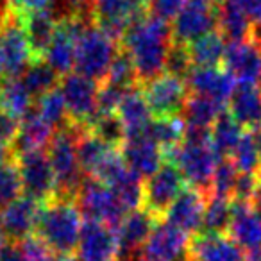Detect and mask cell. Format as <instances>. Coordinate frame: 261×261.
Masks as SVG:
<instances>
[{
  "label": "cell",
  "instance_id": "obj_1",
  "mask_svg": "<svg viewBox=\"0 0 261 261\" xmlns=\"http://www.w3.org/2000/svg\"><path fill=\"white\" fill-rule=\"evenodd\" d=\"M172 25L149 13L127 29L120 47L130 56L136 66L140 84L165 73L167 56L172 45Z\"/></svg>",
  "mask_w": 261,
  "mask_h": 261
},
{
  "label": "cell",
  "instance_id": "obj_2",
  "mask_svg": "<svg viewBox=\"0 0 261 261\" xmlns=\"http://www.w3.org/2000/svg\"><path fill=\"white\" fill-rule=\"evenodd\" d=\"M165 160L175 165L192 188L210 193L215 168L222 160L211 145V129H186L182 143L165 150Z\"/></svg>",
  "mask_w": 261,
  "mask_h": 261
},
{
  "label": "cell",
  "instance_id": "obj_3",
  "mask_svg": "<svg viewBox=\"0 0 261 261\" xmlns=\"http://www.w3.org/2000/svg\"><path fill=\"white\" fill-rule=\"evenodd\" d=\"M83 224V215L75 200L54 197L45 202L36 231L52 252L73 254L79 245Z\"/></svg>",
  "mask_w": 261,
  "mask_h": 261
},
{
  "label": "cell",
  "instance_id": "obj_4",
  "mask_svg": "<svg viewBox=\"0 0 261 261\" xmlns=\"http://www.w3.org/2000/svg\"><path fill=\"white\" fill-rule=\"evenodd\" d=\"M84 130L75 123H68L63 129L54 133L50 143H48V160H50L52 170L58 182V195L63 199H73L79 192L81 185L86 179L79 165L77 158V138Z\"/></svg>",
  "mask_w": 261,
  "mask_h": 261
},
{
  "label": "cell",
  "instance_id": "obj_5",
  "mask_svg": "<svg viewBox=\"0 0 261 261\" xmlns=\"http://www.w3.org/2000/svg\"><path fill=\"white\" fill-rule=\"evenodd\" d=\"M33 63L25 31L18 13L0 11V81L20 79Z\"/></svg>",
  "mask_w": 261,
  "mask_h": 261
},
{
  "label": "cell",
  "instance_id": "obj_6",
  "mask_svg": "<svg viewBox=\"0 0 261 261\" xmlns=\"http://www.w3.org/2000/svg\"><path fill=\"white\" fill-rule=\"evenodd\" d=\"M118 50V41L113 40L97 25L88 23L77 40L75 72L88 79L102 83Z\"/></svg>",
  "mask_w": 261,
  "mask_h": 261
},
{
  "label": "cell",
  "instance_id": "obj_7",
  "mask_svg": "<svg viewBox=\"0 0 261 261\" xmlns=\"http://www.w3.org/2000/svg\"><path fill=\"white\" fill-rule=\"evenodd\" d=\"M75 204L86 220L102 222L113 229L118 227L127 215L115 192L93 177H86L83 181L75 195Z\"/></svg>",
  "mask_w": 261,
  "mask_h": 261
},
{
  "label": "cell",
  "instance_id": "obj_8",
  "mask_svg": "<svg viewBox=\"0 0 261 261\" xmlns=\"http://www.w3.org/2000/svg\"><path fill=\"white\" fill-rule=\"evenodd\" d=\"M149 15L147 0H95L90 20L116 41H122L133 23Z\"/></svg>",
  "mask_w": 261,
  "mask_h": 261
},
{
  "label": "cell",
  "instance_id": "obj_9",
  "mask_svg": "<svg viewBox=\"0 0 261 261\" xmlns=\"http://www.w3.org/2000/svg\"><path fill=\"white\" fill-rule=\"evenodd\" d=\"M15 161L20 172L23 195H29L41 202H48L58 195V182L45 150L15 154Z\"/></svg>",
  "mask_w": 261,
  "mask_h": 261
},
{
  "label": "cell",
  "instance_id": "obj_10",
  "mask_svg": "<svg viewBox=\"0 0 261 261\" xmlns=\"http://www.w3.org/2000/svg\"><path fill=\"white\" fill-rule=\"evenodd\" d=\"M98 86L100 83L88 79L77 72L63 75L59 90H61L66 109H68L70 122L88 129L91 120L98 115Z\"/></svg>",
  "mask_w": 261,
  "mask_h": 261
},
{
  "label": "cell",
  "instance_id": "obj_11",
  "mask_svg": "<svg viewBox=\"0 0 261 261\" xmlns=\"http://www.w3.org/2000/svg\"><path fill=\"white\" fill-rule=\"evenodd\" d=\"M218 29V6L200 0H186L179 15L172 20V40L179 45H190L199 38Z\"/></svg>",
  "mask_w": 261,
  "mask_h": 261
},
{
  "label": "cell",
  "instance_id": "obj_12",
  "mask_svg": "<svg viewBox=\"0 0 261 261\" xmlns=\"http://www.w3.org/2000/svg\"><path fill=\"white\" fill-rule=\"evenodd\" d=\"M142 86V91L154 116L181 115L190 97V88L186 84V79L167 72Z\"/></svg>",
  "mask_w": 261,
  "mask_h": 261
},
{
  "label": "cell",
  "instance_id": "obj_13",
  "mask_svg": "<svg viewBox=\"0 0 261 261\" xmlns=\"http://www.w3.org/2000/svg\"><path fill=\"white\" fill-rule=\"evenodd\" d=\"M186 181L179 168L172 163H165L143 185V210L156 218L165 217L168 207L186 188Z\"/></svg>",
  "mask_w": 261,
  "mask_h": 261
},
{
  "label": "cell",
  "instance_id": "obj_14",
  "mask_svg": "<svg viewBox=\"0 0 261 261\" xmlns=\"http://www.w3.org/2000/svg\"><path fill=\"white\" fill-rule=\"evenodd\" d=\"M158 218L150 215L147 210H136L125 215L116 231V242H118V254L116 261H130L142 256L143 245L149 240Z\"/></svg>",
  "mask_w": 261,
  "mask_h": 261
},
{
  "label": "cell",
  "instance_id": "obj_15",
  "mask_svg": "<svg viewBox=\"0 0 261 261\" xmlns=\"http://www.w3.org/2000/svg\"><path fill=\"white\" fill-rule=\"evenodd\" d=\"M188 234L163 220L154 225L142 257L145 261H188Z\"/></svg>",
  "mask_w": 261,
  "mask_h": 261
},
{
  "label": "cell",
  "instance_id": "obj_16",
  "mask_svg": "<svg viewBox=\"0 0 261 261\" xmlns=\"http://www.w3.org/2000/svg\"><path fill=\"white\" fill-rule=\"evenodd\" d=\"M120 154L127 168L140 175L143 181H147L165 165L163 149L147 133L123 140V143L120 145Z\"/></svg>",
  "mask_w": 261,
  "mask_h": 261
},
{
  "label": "cell",
  "instance_id": "obj_17",
  "mask_svg": "<svg viewBox=\"0 0 261 261\" xmlns=\"http://www.w3.org/2000/svg\"><path fill=\"white\" fill-rule=\"evenodd\" d=\"M225 70L240 84H261V45L252 36L231 41L224 56Z\"/></svg>",
  "mask_w": 261,
  "mask_h": 261
},
{
  "label": "cell",
  "instance_id": "obj_18",
  "mask_svg": "<svg viewBox=\"0 0 261 261\" xmlns=\"http://www.w3.org/2000/svg\"><path fill=\"white\" fill-rule=\"evenodd\" d=\"M116 254H118V242L115 229L102 222H84L77 245L79 261H115Z\"/></svg>",
  "mask_w": 261,
  "mask_h": 261
},
{
  "label": "cell",
  "instance_id": "obj_19",
  "mask_svg": "<svg viewBox=\"0 0 261 261\" xmlns=\"http://www.w3.org/2000/svg\"><path fill=\"white\" fill-rule=\"evenodd\" d=\"M247 254L227 232H199L190 240L188 261H245Z\"/></svg>",
  "mask_w": 261,
  "mask_h": 261
},
{
  "label": "cell",
  "instance_id": "obj_20",
  "mask_svg": "<svg viewBox=\"0 0 261 261\" xmlns=\"http://www.w3.org/2000/svg\"><path fill=\"white\" fill-rule=\"evenodd\" d=\"M207 193L200 192L197 188L182 190V193L174 200L168 211L165 213V220L168 224L175 225L186 234H199L202 231V218L206 211Z\"/></svg>",
  "mask_w": 261,
  "mask_h": 261
},
{
  "label": "cell",
  "instance_id": "obj_21",
  "mask_svg": "<svg viewBox=\"0 0 261 261\" xmlns=\"http://www.w3.org/2000/svg\"><path fill=\"white\" fill-rule=\"evenodd\" d=\"M45 202L36 200L29 195H22L11 204L0 210V222L4 225L6 232L13 240H23L25 236H31L34 229H38L43 211Z\"/></svg>",
  "mask_w": 261,
  "mask_h": 261
},
{
  "label": "cell",
  "instance_id": "obj_22",
  "mask_svg": "<svg viewBox=\"0 0 261 261\" xmlns=\"http://www.w3.org/2000/svg\"><path fill=\"white\" fill-rule=\"evenodd\" d=\"M190 93L202 95L218 104L227 106L236 90V81L227 70L213 68H192L186 77Z\"/></svg>",
  "mask_w": 261,
  "mask_h": 261
},
{
  "label": "cell",
  "instance_id": "obj_23",
  "mask_svg": "<svg viewBox=\"0 0 261 261\" xmlns=\"http://www.w3.org/2000/svg\"><path fill=\"white\" fill-rule=\"evenodd\" d=\"M227 234L243 250H261V213L252 202L232 200V218Z\"/></svg>",
  "mask_w": 261,
  "mask_h": 261
},
{
  "label": "cell",
  "instance_id": "obj_24",
  "mask_svg": "<svg viewBox=\"0 0 261 261\" xmlns=\"http://www.w3.org/2000/svg\"><path fill=\"white\" fill-rule=\"evenodd\" d=\"M20 18H22V25L23 31H25L31 54H33V61H41L47 56L50 41L54 38L56 27H58V18L52 15L50 9L23 13V15H20Z\"/></svg>",
  "mask_w": 261,
  "mask_h": 261
},
{
  "label": "cell",
  "instance_id": "obj_25",
  "mask_svg": "<svg viewBox=\"0 0 261 261\" xmlns=\"http://www.w3.org/2000/svg\"><path fill=\"white\" fill-rule=\"evenodd\" d=\"M116 116L120 118L123 129H125V138L147 133L154 118L145 95L136 86L125 91L122 102H120L118 111H116Z\"/></svg>",
  "mask_w": 261,
  "mask_h": 261
},
{
  "label": "cell",
  "instance_id": "obj_26",
  "mask_svg": "<svg viewBox=\"0 0 261 261\" xmlns=\"http://www.w3.org/2000/svg\"><path fill=\"white\" fill-rule=\"evenodd\" d=\"M227 106L245 130H261V84H238Z\"/></svg>",
  "mask_w": 261,
  "mask_h": 261
},
{
  "label": "cell",
  "instance_id": "obj_27",
  "mask_svg": "<svg viewBox=\"0 0 261 261\" xmlns=\"http://www.w3.org/2000/svg\"><path fill=\"white\" fill-rule=\"evenodd\" d=\"M54 136V127H50L34 108L20 120L18 136L15 143V154L31 152V150H45Z\"/></svg>",
  "mask_w": 261,
  "mask_h": 261
},
{
  "label": "cell",
  "instance_id": "obj_28",
  "mask_svg": "<svg viewBox=\"0 0 261 261\" xmlns=\"http://www.w3.org/2000/svg\"><path fill=\"white\" fill-rule=\"evenodd\" d=\"M218 31L231 41H242L252 36V20L247 16L238 0H220L218 4Z\"/></svg>",
  "mask_w": 261,
  "mask_h": 261
},
{
  "label": "cell",
  "instance_id": "obj_29",
  "mask_svg": "<svg viewBox=\"0 0 261 261\" xmlns=\"http://www.w3.org/2000/svg\"><path fill=\"white\" fill-rule=\"evenodd\" d=\"M225 106L211 100L202 95L190 93L188 100L185 104L181 116L186 123V129H206L210 130L213 123L220 118Z\"/></svg>",
  "mask_w": 261,
  "mask_h": 261
},
{
  "label": "cell",
  "instance_id": "obj_30",
  "mask_svg": "<svg viewBox=\"0 0 261 261\" xmlns=\"http://www.w3.org/2000/svg\"><path fill=\"white\" fill-rule=\"evenodd\" d=\"M225 38L220 31L206 34L197 41L188 45V54L193 68H213L224 63L225 56Z\"/></svg>",
  "mask_w": 261,
  "mask_h": 261
},
{
  "label": "cell",
  "instance_id": "obj_31",
  "mask_svg": "<svg viewBox=\"0 0 261 261\" xmlns=\"http://www.w3.org/2000/svg\"><path fill=\"white\" fill-rule=\"evenodd\" d=\"M113 149H116V147L108 145L100 138L91 135L88 129H84L77 138V158H79L83 174L86 177H93Z\"/></svg>",
  "mask_w": 261,
  "mask_h": 261
},
{
  "label": "cell",
  "instance_id": "obj_32",
  "mask_svg": "<svg viewBox=\"0 0 261 261\" xmlns=\"http://www.w3.org/2000/svg\"><path fill=\"white\" fill-rule=\"evenodd\" d=\"M243 133H245L243 127L232 118L231 113H222L220 118L211 127V145H213L215 152L222 160L224 158H231L236 145L242 140Z\"/></svg>",
  "mask_w": 261,
  "mask_h": 261
},
{
  "label": "cell",
  "instance_id": "obj_33",
  "mask_svg": "<svg viewBox=\"0 0 261 261\" xmlns=\"http://www.w3.org/2000/svg\"><path fill=\"white\" fill-rule=\"evenodd\" d=\"M147 135L165 150H170L182 143L186 136V123L181 115L175 116H154Z\"/></svg>",
  "mask_w": 261,
  "mask_h": 261
},
{
  "label": "cell",
  "instance_id": "obj_34",
  "mask_svg": "<svg viewBox=\"0 0 261 261\" xmlns=\"http://www.w3.org/2000/svg\"><path fill=\"white\" fill-rule=\"evenodd\" d=\"M33 95L20 79L0 81V109L22 120L34 108Z\"/></svg>",
  "mask_w": 261,
  "mask_h": 261
},
{
  "label": "cell",
  "instance_id": "obj_35",
  "mask_svg": "<svg viewBox=\"0 0 261 261\" xmlns=\"http://www.w3.org/2000/svg\"><path fill=\"white\" fill-rule=\"evenodd\" d=\"M20 81L34 98H40L41 95L48 93L59 86V73L45 59H41V61L31 63L23 72V75L20 77Z\"/></svg>",
  "mask_w": 261,
  "mask_h": 261
},
{
  "label": "cell",
  "instance_id": "obj_36",
  "mask_svg": "<svg viewBox=\"0 0 261 261\" xmlns=\"http://www.w3.org/2000/svg\"><path fill=\"white\" fill-rule=\"evenodd\" d=\"M34 111L45 120L50 127H58V129H63L66 127L70 122L68 118V109H66L65 98H63V93L59 90V86L56 90L48 91V93L41 95L40 98H36L34 102Z\"/></svg>",
  "mask_w": 261,
  "mask_h": 261
},
{
  "label": "cell",
  "instance_id": "obj_37",
  "mask_svg": "<svg viewBox=\"0 0 261 261\" xmlns=\"http://www.w3.org/2000/svg\"><path fill=\"white\" fill-rule=\"evenodd\" d=\"M143 181L140 175H136L135 172L127 170L120 179H116L109 188L115 192L116 199L120 200V204L123 206V210L127 213L143 207Z\"/></svg>",
  "mask_w": 261,
  "mask_h": 261
},
{
  "label": "cell",
  "instance_id": "obj_38",
  "mask_svg": "<svg viewBox=\"0 0 261 261\" xmlns=\"http://www.w3.org/2000/svg\"><path fill=\"white\" fill-rule=\"evenodd\" d=\"M232 218V200L225 197L207 195L206 211L200 232H227Z\"/></svg>",
  "mask_w": 261,
  "mask_h": 261
},
{
  "label": "cell",
  "instance_id": "obj_39",
  "mask_svg": "<svg viewBox=\"0 0 261 261\" xmlns=\"http://www.w3.org/2000/svg\"><path fill=\"white\" fill-rule=\"evenodd\" d=\"M229 160L236 167L240 174H257L259 170V161H261V150L257 147L256 136L252 130H245L236 145L234 152L231 154Z\"/></svg>",
  "mask_w": 261,
  "mask_h": 261
},
{
  "label": "cell",
  "instance_id": "obj_40",
  "mask_svg": "<svg viewBox=\"0 0 261 261\" xmlns=\"http://www.w3.org/2000/svg\"><path fill=\"white\" fill-rule=\"evenodd\" d=\"M102 83L115 84V86L123 88V90H130V88H135L140 84L135 63H133L130 56L122 47L116 52L115 59H113L111 66L108 70V75H106V79Z\"/></svg>",
  "mask_w": 261,
  "mask_h": 261
},
{
  "label": "cell",
  "instance_id": "obj_41",
  "mask_svg": "<svg viewBox=\"0 0 261 261\" xmlns=\"http://www.w3.org/2000/svg\"><path fill=\"white\" fill-rule=\"evenodd\" d=\"M22 181L15 156L0 160V210L22 197Z\"/></svg>",
  "mask_w": 261,
  "mask_h": 261
},
{
  "label": "cell",
  "instance_id": "obj_42",
  "mask_svg": "<svg viewBox=\"0 0 261 261\" xmlns=\"http://www.w3.org/2000/svg\"><path fill=\"white\" fill-rule=\"evenodd\" d=\"M88 130L91 135H95L97 138H100L104 143L111 147L120 149V145L125 140V129H123L120 118L115 115H104V113H98L91 123L88 125Z\"/></svg>",
  "mask_w": 261,
  "mask_h": 261
},
{
  "label": "cell",
  "instance_id": "obj_43",
  "mask_svg": "<svg viewBox=\"0 0 261 261\" xmlns=\"http://www.w3.org/2000/svg\"><path fill=\"white\" fill-rule=\"evenodd\" d=\"M238 175H240V172L236 170V167L232 165V161L229 160V158L220 160L217 168H215V174H213L211 186H210V193H207V195L225 197V199L232 200Z\"/></svg>",
  "mask_w": 261,
  "mask_h": 261
},
{
  "label": "cell",
  "instance_id": "obj_44",
  "mask_svg": "<svg viewBox=\"0 0 261 261\" xmlns=\"http://www.w3.org/2000/svg\"><path fill=\"white\" fill-rule=\"evenodd\" d=\"M20 120L0 109V160L15 156V143L18 136Z\"/></svg>",
  "mask_w": 261,
  "mask_h": 261
},
{
  "label": "cell",
  "instance_id": "obj_45",
  "mask_svg": "<svg viewBox=\"0 0 261 261\" xmlns=\"http://www.w3.org/2000/svg\"><path fill=\"white\" fill-rule=\"evenodd\" d=\"M192 68H193V65H192V59H190V54H188V45H179V43H174V41H172L170 50H168V56H167L165 72L186 79L188 73L192 72Z\"/></svg>",
  "mask_w": 261,
  "mask_h": 261
},
{
  "label": "cell",
  "instance_id": "obj_46",
  "mask_svg": "<svg viewBox=\"0 0 261 261\" xmlns=\"http://www.w3.org/2000/svg\"><path fill=\"white\" fill-rule=\"evenodd\" d=\"M127 90L118 88L115 84L109 83H100L98 86V113H104V115H115L120 108V102H122L123 95Z\"/></svg>",
  "mask_w": 261,
  "mask_h": 261
},
{
  "label": "cell",
  "instance_id": "obj_47",
  "mask_svg": "<svg viewBox=\"0 0 261 261\" xmlns=\"http://www.w3.org/2000/svg\"><path fill=\"white\" fill-rule=\"evenodd\" d=\"M18 243L27 261H50L52 254H54L50 250V247H48L38 234L25 236V238L20 240Z\"/></svg>",
  "mask_w": 261,
  "mask_h": 261
},
{
  "label": "cell",
  "instance_id": "obj_48",
  "mask_svg": "<svg viewBox=\"0 0 261 261\" xmlns=\"http://www.w3.org/2000/svg\"><path fill=\"white\" fill-rule=\"evenodd\" d=\"M147 4H149L150 15L170 22L179 15L186 0H147Z\"/></svg>",
  "mask_w": 261,
  "mask_h": 261
},
{
  "label": "cell",
  "instance_id": "obj_49",
  "mask_svg": "<svg viewBox=\"0 0 261 261\" xmlns=\"http://www.w3.org/2000/svg\"><path fill=\"white\" fill-rule=\"evenodd\" d=\"M259 175L257 174H240L238 181H236L234 195L232 200H243V202H250L252 197L256 195L257 188H259Z\"/></svg>",
  "mask_w": 261,
  "mask_h": 261
},
{
  "label": "cell",
  "instance_id": "obj_50",
  "mask_svg": "<svg viewBox=\"0 0 261 261\" xmlns=\"http://www.w3.org/2000/svg\"><path fill=\"white\" fill-rule=\"evenodd\" d=\"M52 0H6V8H9L15 13H31V11H40V9H48Z\"/></svg>",
  "mask_w": 261,
  "mask_h": 261
},
{
  "label": "cell",
  "instance_id": "obj_51",
  "mask_svg": "<svg viewBox=\"0 0 261 261\" xmlns=\"http://www.w3.org/2000/svg\"><path fill=\"white\" fill-rule=\"evenodd\" d=\"M243 11L247 13L250 20L257 25H261V0H238Z\"/></svg>",
  "mask_w": 261,
  "mask_h": 261
},
{
  "label": "cell",
  "instance_id": "obj_52",
  "mask_svg": "<svg viewBox=\"0 0 261 261\" xmlns=\"http://www.w3.org/2000/svg\"><path fill=\"white\" fill-rule=\"evenodd\" d=\"M0 261H27L23 256L22 249H20V243H11L4 247V250L0 252Z\"/></svg>",
  "mask_w": 261,
  "mask_h": 261
},
{
  "label": "cell",
  "instance_id": "obj_53",
  "mask_svg": "<svg viewBox=\"0 0 261 261\" xmlns=\"http://www.w3.org/2000/svg\"><path fill=\"white\" fill-rule=\"evenodd\" d=\"M95 0H65V4L68 6L70 13H84L90 15V9L93 6Z\"/></svg>",
  "mask_w": 261,
  "mask_h": 261
},
{
  "label": "cell",
  "instance_id": "obj_54",
  "mask_svg": "<svg viewBox=\"0 0 261 261\" xmlns=\"http://www.w3.org/2000/svg\"><path fill=\"white\" fill-rule=\"evenodd\" d=\"M50 261H79V257L73 254H52Z\"/></svg>",
  "mask_w": 261,
  "mask_h": 261
},
{
  "label": "cell",
  "instance_id": "obj_55",
  "mask_svg": "<svg viewBox=\"0 0 261 261\" xmlns=\"http://www.w3.org/2000/svg\"><path fill=\"white\" fill-rule=\"evenodd\" d=\"M8 232H6V229H4V225H2V222H0V252H2V250H4V247L8 245Z\"/></svg>",
  "mask_w": 261,
  "mask_h": 261
},
{
  "label": "cell",
  "instance_id": "obj_56",
  "mask_svg": "<svg viewBox=\"0 0 261 261\" xmlns=\"http://www.w3.org/2000/svg\"><path fill=\"white\" fill-rule=\"evenodd\" d=\"M250 202H252V206L261 213V182H259V188H257L256 195L252 197V200H250Z\"/></svg>",
  "mask_w": 261,
  "mask_h": 261
},
{
  "label": "cell",
  "instance_id": "obj_57",
  "mask_svg": "<svg viewBox=\"0 0 261 261\" xmlns=\"http://www.w3.org/2000/svg\"><path fill=\"white\" fill-rule=\"evenodd\" d=\"M252 38L257 41V43L261 45V25H257V27H254V33H252Z\"/></svg>",
  "mask_w": 261,
  "mask_h": 261
},
{
  "label": "cell",
  "instance_id": "obj_58",
  "mask_svg": "<svg viewBox=\"0 0 261 261\" xmlns=\"http://www.w3.org/2000/svg\"><path fill=\"white\" fill-rule=\"evenodd\" d=\"M130 261H145V259H143V257L140 256V257H135V259H130Z\"/></svg>",
  "mask_w": 261,
  "mask_h": 261
}]
</instances>
